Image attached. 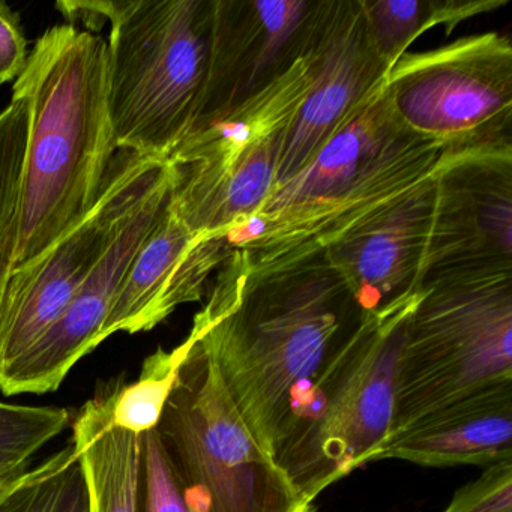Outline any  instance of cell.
I'll use <instances>...</instances> for the list:
<instances>
[{"label": "cell", "instance_id": "6da1fadb", "mask_svg": "<svg viewBox=\"0 0 512 512\" xmlns=\"http://www.w3.org/2000/svg\"><path fill=\"white\" fill-rule=\"evenodd\" d=\"M206 296L191 331L248 430L274 458L293 400L361 310L323 256L256 275L233 247Z\"/></svg>", "mask_w": 512, "mask_h": 512}, {"label": "cell", "instance_id": "7a4b0ae2", "mask_svg": "<svg viewBox=\"0 0 512 512\" xmlns=\"http://www.w3.org/2000/svg\"><path fill=\"white\" fill-rule=\"evenodd\" d=\"M14 88L31 106L14 257L19 268L91 214L119 152L110 118L107 41L71 23L53 26L29 52Z\"/></svg>", "mask_w": 512, "mask_h": 512}, {"label": "cell", "instance_id": "3957f363", "mask_svg": "<svg viewBox=\"0 0 512 512\" xmlns=\"http://www.w3.org/2000/svg\"><path fill=\"white\" fill-rule=\"evenodd\" d=\"M443 152L398 121L382 83L230 244L256 275L323 256L430 179Z\"/></svg>", "mask_w": 512, "mask_h": 512}, {"label": "cell", "instance_id": "277c9868", "mask_svg": "<svg viewBox=\"0 0 512 512\" xmlns=\"http://www.w3.org/2000/svg\"><path fill=\"white\" fill-rule=\"evenodd\" d=\"M71 25L110 23L109 107L118 151L169 161L205 118L215 0L59 2Z\"/></svg>", "mask_w": 512, "mask_h": 512}, {"label": "cell", "instance_id": "5b68a950", "mask_svg": "<svg viewBox=\"0 0 512 512\" xmlns=\"http://www.w3.org/2000/svg\"><path fill=\"white\" fill-rule=\"evenodd\" d=\"M419 293L362 314L293 400L274 460L310 502L373 463L391 436L404 326Z\"/></svg>", "mask_w": 512, "mask_h": 512}, {"label": "cell", "instance_id": "8992f818", "mask_svg": "<svg viewBox=\"0 0 512 512\" xmlns=\"http://www.w3.org/2000/svg\"><path fill=\"white\" fill-rule=\"evenodd\" d=\"M512 382V266L425 278L404 326L392 434L479 389Z\"/></svg>", "mask_w": 512, "mask_h": 512}, {"label": "cell", "instance_id": "52a82bcc", "mask_svg": "<svg viewBox=\"0 0 512 512\" xmlns=\"http://www.w3.org/2000/svg\"><path fill=\"white\" fill-rule=\"evenodd\" d=\"M157 430L190 512H316L254 439L190 331Z\"/></svg>", "mask_w": 512, "mask_h": 512}, {"label": "cell", "instance_id": "ba28073f", "mask_svg": "<svg viewBox=\"0 0 512 512\" xmlns=\"http://www.w3.org/2000/svg\"><path fill=\"white\" fill-rule=\"evenodd\" d=\"M314 37L316 29L289 70L200 125L167 161L172 209L191 232L230 238L275 190L287 131L313 79Z\"/></svg>", "mask_w": 512, "mask_h": 512}, {"label": "cell", "instance_id": "9c48e42d", "mask_svg": "<svg viewBox=\"0 0 512 512\" xmlns=\"http://www.w3.org/2000/svg\"><path fill=\"white\" fill-rule=\"evenodd\" d=\"M398 121L445 152L512 146V46L497 32L404 53L386 74Z\"/></svg>", "mask_w": 512, "mask_h": 512}, {"label": "cell", "instance_id": "30bf717a", "mask_svg": "<svg viewBox=\"0 0 512 512\" xmlns=\"http://www.w3.org/2000/svg\"><path fill=\"white\" fill-rule=\"evenodd\" d=\"M167 170V161L119 151L91 214L46 254L11 271L0 298V371L64 314L134 206Z\"/></svg>", "mask_w": 512, "mask_h": 512}, {"label": "cell", "instance_id": "8fae6325", "mask_svg": "<svg viewBox=\"0 0 512 512\" xmlns=\"http://www.w3.org/2000/svg\"><path fill=\"white\" fill-rule=\"evenodd\" d=\"M172 200V170H167L139 200L88 280L61 317L23 353L0 371L7 397L56 391L71 368L103 343L104 323L122 280L146 236Z\"/></svg>", "mask_w": 512, "mask_h": 512}, {"label": "cell", "instance_id": "7c38bea8", "mask_svg": "<svg viewBox=\"0 0 512 512\" xmlns=\"http://www.w3.org/2000/svg\"><path fill=\"white\" fill-rule=\"evenodd\" d=\"M434 188L425 278L512 266V146L443 152Z\"/></svg>", "mask_w": 512, "mask_h": 512}, {"label": "cell", "instance_id": "4fadbf2b", "mask_svg": "<svg viewBox=\"0 0 512 512\" xmlns=\"http://www.w3.org/2000/svg\"><path fill=\"white\" fill-rule=\"evenodd\" d=\"M388 71L371 41L362 0H320L313 79L287 131L275 188L298 175L316 157L385 82Z\"/></svg>", "mask_w": 512, "mask_h": 512}, {"label": "cell", "instance_id": "5bb4252c", "mask_svg": "<svg viewBox=\"0 0 512 512\" xmlns=\"http://www.w3.org/2000/svg\"><path fill=\"white\" fill-rule=\"evenodd\" d=\"M319 10L320 0H215L211 76L200 125L289 70L310 47Z\"/></svg>", "mask_w": 512, "mask_h": 512}, {"label": "cell", "instance_id": "9a60e30c", "mask_svg": "<svg viewBox=\"0 0 512 512\" xmlns=\"http://www.w3.org/2000/svg\"><path fill=\"white\" fill-rule=\"evenodd\" d=\"M434 199L433 175L323 253L362 314L409 298L424 286Z\"/></svg>", "mask_w": 512, "mask_h": 512}, {"label": "cell", "instance_id": "2e32d148", "mask_svg": "<svg viewBox=\"0 0 512 512\" xmlns=\"http://www.w3.org/2000/svg\"><path fill=\"white\" fill-rule=\"evenodd\" d=\"M230 251L227 238L191 232L170 200L122 280L101 332L103 341L116 332L151 331L181 305L202 301Z\"/></svg>", "mask_w": 512, "mask_h": 512}, {"label": "cell", "instance_id": "e0dca14e", "mask_svg": "<svg viewBox=\"0 0 512 512\" xmlns=\"http://www.w3.org/2000/svg\"><path fill=\"white\" fill-rule=\"evenodd\" d=\"M424 467L481 466L512 460V382L479 389L388 437L374 457Z\"/></svg>", "mask_w": 512, "mask_h": 512}, {"label": "cell", "instance_id": "ac0fdd59", "mask_svg": "<svg viewBox=\"0 0 512 512\" xmlns=\"http://www.w3.org/2000/svg\"><path fill=\"white\" fill-rule=\"evenodd\" d=\"M116 391L86 401L73 422L71 442L88 479L91 512H137L143 434L115 424Z\"/></svg>", "mask_w": 512, "mask_h": 512}, {"label": "cell", "instance_id": "d6986e66", "mask_svg": "<svg viewBox=\"0 0 512 512\" xmlns=\"http://www.w3.org/2000/svg\"><path fill=\"white\" fill-rule=\"evenodd\" d=\"M505 4L506 0H362L374 49L389 70L428 29L445 26L451 34L463 20Z\"/></svg>", "mask_w": 512, "mask_h": 512}, {"label": "cell", "instance_id": "ffe728a7", "mask_svg": "<svg viewBox=\"0 0 512 512\" xmlns=\"http://www.w3.org/2000/svg\"><path fill=\"white\" fill-rule=\"evenodd\" d=\"M0 512H91V493L73 442L32 466L2 496Z\"/></svg>", "mask_w": 512, "mask_h": 512}, {"label": "cell", "instance_id": "44dd1931", "mask_svg": "<svg viewBox=\"0 0 512 512\" xmlns=\"http://www.w3.org/2000/svg\"><path fill=\"white\" fill-rule=\"evenodd\" d=\"M31 106L13 88V98L0 113V298L14 268L19 241L20 194L28 148Z\"/></svg>", "mask_w": 512, "mask_h": 512}, {"label": "cell", "instance_id": "7402d4cb", "mask_svg": "<svg viewBox=\"0 0 512 512\" xmlns=\"http://www.w3.org/2000/svg\"><path fill=\"white\" fill-rule=\"evenodd\" d=\"M181 358L182 344L173 350L160 347L146 359L137 382L119 386L113 406V419L118 427L136 434L157 427Z\"/></svg>", "mask_w": 512, "mask_h": 512}, {"label": "cell", "instance_id": "603a6c76", "mask_svg": "<svg viewBox=\"0 0 512 512\" xmlns=\"http://www.w3.org/2000/svg\"><path fill=\"white\" fill-rule=\"evenodd\" d=\"M67 409L0 401V463L28 461L70 425Z\"/></svg>", "mask_w": 512, "mask_h": 512}, {"label": "cell", "instance_id": "cb8c5ba5", "mask_svg": "<svg viewBox=\"0 0 512 512\" xmlns=\"http://www.w3.org/2000/svg\"><path fill=\"white\" fill-rule=\"evenodd\" d=\"M137 512H190L155 428L143 434Z\"/></svg>", "mask_w": 512, "mask_h": 512}, {"label": "cell", "instance_id": "d4e9b609", "mask_svg": "<svg viewBox=\"0 0 512 512\" xmlns=\"http://www.w3.org/2000/svg\"><path fill=\"white\" fill-rule=\"evenodd\" d=\"M442 512H512V460L484 467L455 491Z\"/></svg>", "mask_w": 512, "mask_h": 512}, {"label": "cell", "instance_id": "484cf974", "mask_svg": "<svg viewBox=\"0 0 512 512\" xmlns=\"http://www.w3.org/2000/svg\"><path fill=\"white\" fill-rule=\"evenodd\" d=\"M29 50L19 14L0 0V85L19 79Z\"/></svg>", "mask_w": 512, "mask_h": 512}, {"label": "cell", "instance_id": "4316f807", "mask_svg": "<svg viewBox=\"0 0 512 512\" xmlns=\"http://www.w3.org/2000/svg\"><path fill=\"white\" fill-rule=\"evenodd\" d=\"M32 467V460L0 463V496Z\"/></svg>", "mask_w": 512, "mask_h": 512}]
</instances>
